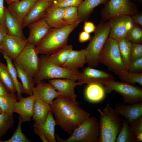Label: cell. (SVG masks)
<instances>
[{"label": "cell", "mask_w": 142, "mask_h": 142, "mask_svg": "<svg viewBox=\"0 0 142 142\" xmlns=\"http://www.w3.org/2000/svg\"><path fill=\"white\" fill-rule=\"evenodd\" d=\"M49 105L57 124L70 135L90 117V114L80 107L75 99L70 97L60 95Z\"/></svg>", "instance_id": "6da1fadb"}, {"label": "cell", "mask_w": 142, "mask_h": 142, "mask_svg": "<svg viewBox=\"0 0 142 142\" xmlns=\"http://www.w3.org/2000/svg\"><path fill=\"white\" fill-rule=\"evenodd\" d=\"M81 22L66 25L63 27L51 28L40 42L36 47L39 54L50 55L68 45L69 36Z\"/></svg>", "instance_id": "7a4b0ae2"}, {"label": "cell", "mask_w": 142, "mask_h": 142, "mask_svg": "<svg viewBox=\"0 0 142 142\" xmlns=\"http://www.w3.org/2000/svg\"><path fill=\"white\" fill-rule=\"evenodd\" d=\"M97 110L100 113L99 142H116L122 126L119 115L109 104L103 110Z\"/></svg>", "instance_id": "3957f363"}, {"label": "cell", "mask_w": 142, "mask_h": 142, "mask_svg": "<svg viewBox=\"0 0 142 142\" xmlns=\"http://www.w3.org/2000/svg\"><path fill=\"white\" fill-rule=\"evenodd\" d=\"M38 72L34 78L36 84L45 80L55 79H69L77 80L80 72L73 71L57 65L50 59L49 55L41 54Z\"/></svg>", "instance_id": "277c9868"}, {"label": "cell", "mask_w": 142, "mask_h": 142, "mask_svg": "<svg viewBox=\"0 0 142 142\" xmlns=\"http://www.w3.org/2000/svg\"><path fill=\"white\" fill-rule=\"evenodd\" d=\"M100 128L99 121L96 117H89L74 131L68 138H61L55 135L58 142H99Z\"/></svg>", "instance_id": "5b68a950"}, {"label": "cell", "mask_w": 142, "mask_h": 142, "mask_svg": "<svg viewBox=\"0 0 142 142\" xmlns=\"http://www.w3.org/2000/svg\"><path fill=\"white\" fill-rule=\"evenodd\" d=\"M110 30L109 23L100 24L96 27L94 36L85 49L87 63L88 66L95 68L99 65L100 56Z\"/></svg>", "instance_id": "8992f818"}, {"label": "cell", "mask_w": 142, "mask_h": 142, "mask_svg": "<svg viewBox=\"0 0 142 142\" xmlns=\"http://www.w3.org/2000/svg\"><path fill=\"white\" fill-rule=\"evenodd\" d=\"M99 63L118 75L121 71L127 70L122 59L118 41L109 37L101 53Z\"/></svg>", "instance_id": "52a82bcc"}, {"label": "cell", "mask_w": 142, "mask_h": 142, "mask_svg": "<svg viewBox=\"0 0 142 142\" xmlns=\"http://www.w3.org/2000/svg\"><path fill=\"white\" fill-rule=\"evenodd\" d=\"M106 93L113 91L122 96L124 102L129 104L142 102V88L124 82L116 81L114 79L103 84Z\"/></svg>", "instance_id": "ba28073f"}, {"label": "cell", "mask_w": 142, "mask_h": 142, "mask_svg": "<svg viewBox=\"0 0 142 142\" xmlns=\"http://www.w3.org/2000/svg\"><path fill=\"white\" fill-rule=\"evenodd\" d=\"M36 47L27 44L13 61L29 75L35 77L39 71L40 60Z\"/></svg>", "instance_id": "9c48e42d"}, {"label": "cell", "mask_w": 142, "mask_h": 142, "mask_svg": "<svg viewBox=\"0 0 142 142\" xmlns=\"http://www.w3.org/2000/svg\"><path fill=\"white\" fill-rule=\"evenodd\" d=\"M110 20L108 23L110 30L109 37L117 41L126 37L134 25L130 15L120 16Z\"/></svg>", "instance_id": "30bf717a"}, {"label": "cell", "mask_w": 142, "mask_h": 142, "mask_svg": "<svg viewBox=\"0 0 142 142\" xmlns=\"http://www.w3.org/2000/svg\"><path fill=\"white\" fill-rule=\"evenodd\" d=\"M134 8L130 0H109L103 10L106 19L125 15H133Z\"/></svg>", "instance_id": "8fae6325"}, {"label": "cell", "mask_w": 142, "mask_h": 142, "mask_svg": "<svg viewBox=\"0 0 142 142\" xmlns=\"http://www.w3.org/2000/svg\"><path fill=\"white\" fill-rule=\"evenodd\" d=\"M114 78L113 75L106 72L95 69L88 65L84 68L82 72H80L77 81L79 85L91 83H98L103 85L107 81Z\"/></svg>", "instance_id": "7c38bea8"}, {"label": "cell", "mask_w": 142, "mask_h": 142, "mask_svg": "<svg viewBox=\"0 0 142 142\" xmlns=\"http://www.w3.org/2000/svg\"><path fill=\"white\" fill-rule=\"evenodd\" d=\"M27 44L26 39L7 34L1 44L2 50L8 57L13 60Z\"/></svg>", "instance_id": "4fadbf2b"}, {"label": "cell", "mask_w": 142, "mask_h": 142, "mask_svg": "<svg viewBox=\"0 0 142 142\" xmlns=\"http://www.w3.org/2000/svg\"><path fill=\"white\" fill-rule=\"evenodd\" d=\"M29 35L26 39L27 44L36 46L51 28L43 18L29 24Z\"/></svg>", "instance_id": "5bb4252c"}, {"label": "cell", "mask_w": 142, "mask_h": 142, "mask_svg": "<svg viewBox=\"0 0 142 142\" xmlns=\"http://www.w3.org/2000/svg\"><path fill=\"white\" fill-rule=\"evenodd\" d=\"M114 109L128 124L142 116V102L127 105L118 103Z\"/></svg>", "instance_id": "9a60e30c"}, {"label": "cell", "mask_w": 142, "mask_h": 142, "mask_svg": "<svg viewBox=\"0 0 142 142\" xmlns=\"http://www.w3.org/2000/svg\"><path fill=\"white\" fill-rule=\"evenodd\" d=\"M60 93L48 82L43 80L37 84L33 90V96L50 104Z\"/></svg>", "instance_id": "2e32d148"}, {"label": "cell", "mask_w": 142, "mask_h": 142, "mask_svg": "<svg viewBox=\"0 0 142 142\" xmlns=\"http://www.w3.org/2000/svg\"><path fill=\"white\" fill-rule=\"evenodd\" d=\"M52 3L48 0H37L23 21V28L43 18L46 10Z\"/></svg>", "instance_id": "e0dca14e"}, {"label": "cell", "mask_w": 142, "mask_h": 142, "mask_svg": "<svg viewBox=\"0 0 142 142\" xmlns=\"http://www.w3.org/2000/svg\"><path fill=\"white\" fill-rule=\"evenodd\" d=\"M35 99L33 95L26 98L21 96L18 99L19 101L15 102L14 112L19 115L22 122L31 121Z\"/></svg>", "instance_id": "ac0fdd59"}, {"label": "cell", "mask_w": 142, "mask_h": 142, "mask_svg": "<svg viewBox=\"0 0 142 142\" xmlns=\"http://www.w3.org/2000/svg\"><path fill=\"white\" fill-rule=\"evenodd\" d=\"M60 95L75 99L77 96L74 88L79 83L77 81L69 79H55L48 80Z\"/></svg>", "instance_id": "d6986e66"}, {"label": "cell", "mask_w": 142, "mask_h": 142, "mask_svg": "<svg viewBox=\"0 0 142 142\" xmlns=\"http://www.w3.org/2000/svg\"><path fill=\"white\" fill-rule=\"evenodd\" d=\"M64 8L51 5L46 10L43 18L51 28H58L66 24L63 19Z\"/></svg>", "instance_id": "ffe728a7"}, {"label": "cell", "mask_w": 142, "mask_h": 142, "mask_svg": "<svg viewBox=\"0 0 142 142\" xmlns=\"http://www.w3.org/2000/svg\"><path fill=\"white\" fill-rule=\"evenodd\" d=\"M37 0H21L12 3L7 7L9 12L18 21L22 22Z\"/></svg>", "instance_id": "44dd1931"}, {"label": "cell", "mask_w": 142, "mask_h": 142, "mask_svg": "<svg viewBox=\"0 0 142 142\" xmlns=\"http://www.w3.org/2000/svg\"><path fill=\"white\" fill-rule=\"evenodd\" d=\"M3 24L7 30V34L26 39L23 32L22 23L12 15L6 7Z\"/></svg>", "instance_id": "7402d4cb"}, {"label": "cell", "mask_w": 142, "mask_h": 142, "mask_svg": "<svg viewBox=\"0 0 142 142\" xmlns=\"http://www.w3.org/2000/svg\"><path fill=\"white\" fill-rule=\"evenodd\" d=\"M86 63L87 58L85 49L79 50L73 49L67 60L61 67L72 71H77Z\"/></svg>", "instance_id": "603a6c76"}, {"label": "cell", "mask_w": 142, "mask_h": 142, "mask_svg": "<svg viewBox=\"0 0 142 142\" xmlns=\"http://www.w3.org/2000/svg\"><path fill=\"white\" fill-rule=\"evenodd\" d=\"M57 124L52 112H49L45 121L41 124L33 123V127L37 128L43 134L48 142H56L55 138V127Z\"/></svg>", "instance_id": "cb8c5ba5"}, {"label": "cell", "mask_w": 142, "mask_h": 142, "mask_svg": "<svg viewBox=\"0 0 142 142\" xmlns=\"http://www.w3.org/2000/svg\"><path fill=\"white\" fill-rule=\"evenodd\" d=\"M104 85L98 83L88 84L84 92L86 99L93 103L101 102L104 99L106 93Z\"/></svg>", "instance_id": "d4e9b609"}, {"label": "cell", "mask_w": 142, "mask_h": 142, "mask_svg": "<svg viewBox=\"0 0 142 142\" xmlns=\"http://www.w3.org/2000/svg\"><path fill=\"white\" fill-rule=\"evenodd\" d=\"M50 111L49 104L39 99H35L34 104L32 119L36 123H42L45 121Z\"/></svg>", "instance_id": "484cf974"}, {"label": "cell", "mask_w": 142, "mask_h": 142, "mask_svg": "<svg viewBox=\"0 0 142 142\" xmlns=\"http://www.w3.org/2000/svg\"><path fill=\"white\" fill-rule=\"evenodd\" d=\"M13 62L16 70L18 77L22 82V93L29 96L33 95V90L36 84L34 78L24 71L16 63L13 61Z\"/></svg>", "instance_id": "4316f807"}, {"label": "cell", "mask_w": 142, "mask_h": 142, "mask_svg": "<svg viewBox=\"0 0 142 142\" xmlns=\"http://www.w3.org/2000/svg\"><path fill=\"white\" fill-rule=\"evenodd\" d=\"M107 0H83L78 7V15L82 21L87 17L93 9L100 4L105 3Z\"/></svg>", "instance_id": "83f0119b"}, {"label": "cell", "mask_w": 142, "mask_h": 142, "mask_svg": "<svg viewBox=\"0 0 142 142\" xmlns=\"http://www.w3.org/2000/svg\"><path fill=\"white\" fill-rule=\"evenodd\" d=\"M72 45H67L49 55L50 60L55 64L61 66L67 60L73 50Z\"/></svg>", "instance_id": "f1b7e54d"}, {"label": "cell", "mask_w": 142, "mask_h": 142, "mask_svg": "<svg viewBox=\"0 0 142 142\" xmlns=\"http://www.w3.org/2000/svg\"><path fill=\"white\" fill-rule=\"evenodd\" d=\"M17 99L14 93L10 92L0 96V109L2 112L14 113V104Z\"/></svg>", "instance_id": "f546056e"}, {"label": "cell", "mask_w": 142, "mask_h": 142, "mask_svg": "<svg viewBox=\"0 0 142 142\" xmlns=\"http://www.w3.org/2000/svg\"><path fill=\"white\" fill-rule=\"evenodd\" d=\"M1 52L2 53L6 62L7 65L15 87L16 92H17L16 97L17 99L18 100L21 97V94L22 88V83L18 80L17 71L12 59L8 57L2 50Z\"/></svg>", "instance_id": "4dcf8cb0"}, {"label": "cell", "mask_w": 142, "mask_h": 142, "mask_svg": "<svg viewBox=\"0 0 142 142\" xmlns=\"http://www.w3.org/2000/svg\"><path fill=\"white\" fill-rule=\"evenodd\" d=\"M117 41L121 54L127 69L131 62L130 57L132 42L129 40L126 37Z\"/></svg>", "instance_id": "1f68e13d"}, {"label": "cell", "mask_w": 142, "mask_h": 142, "mask_svg": "<svg viewBox=\"0 0 142 142\" xmlns=\"http://www.w3.org/2000/svg\"><path fill=\"white\" fill-rule=\"evenodd\" d=\"M122 126L116 138V142H138L136 137L132 133L128 124L123 119H121Z\"/></svg>", "instance_id": "d6a6232c"}, {"label": "cell", "mask_w": 142, "mask_h": 142, "mask_svg": "<svg viewBox=\"0 0 142 142\" xmlns=\"http://www.w3.org/2000/svg\"><path fill=\"white\" fill-rule=\"evenodd\" d=\"M0 79L11 93H14L16 90L7 65L0 62Z\"/></svg>", "instance_id": "836d02e7"}, {"label": "cell", "mask_w": 142, "mask_h": 142, "mask_svg": "<svg viewBox=\"0 0 142 142\" xmlns=\"http://www.w3.org/2000/svg\"><path fill=\"white\" fill-rule=\"evenodd\" d=\"M118 75L123 82L132 85L138 83L142 86V73H135L124 70L120 72Z\"/></svg>", "instance_id": "e575fe53"}, {"label": "cell", "mask_w": 142, "mask_h": 142, "mask_svg": "<svg viewBox=\"0 0 142 142\" xmlns=\"http://www.w3.org/2000/svg\"><path fill=\"white\" fill-rule=\"evenodd\" d=\"M14 123L13 113H0V138L13 126Z\"/></svg>", "instance_id": "d590c367"}, {"label": "cell", "mask_w": 142, "mask_h": 142, "mask_svg": "<svg viewBox=\"0 0 142 142\" xmlns=\"http://www.w3.org/2000/svg\"><path fill=\"white\" fill-rule=\"evenodd\" d=\"M63 19L66 25L81 22L78 16V7L69 6L64 8Z\"/></svg>", "instance_id": "8d00e7d4"}, {"label": "cell", "mask_w": 142, "mask_h": 142, "mask_svg": "<svg viewBox=\"0 0 142 142\" xmlns=\"http://www.w3.org/2000/svg\"><path fill=\"white\" fill-rule=\"evenodd\" d=\"M22 123V119L19 116L17 127L12 136L9 139L6 140H2L1 142H32L27 138L22 132L21 130V125Z\"/></svg>", "instance_id": "74e56055"}, {"label": "cell", "mask_w": 142, "mask_h": 142, "mask_svg": "<svg viewBox=\"0 0 142 142\" xmlns=\"http://www.w3.org/2000/svg\"><path fill=\"white\" fill-rule=\"evenodd\" d=\"M126 37L132 42L141 43L142 41V30L139 27L134 25Z\"/></svg>", "instance_id": "f35d334b"}, {"label": "cell", "mask_w": 142, "mask_h": 142, "mask_svg": "<svg viewBox=\"0 0 142 142\" xmlns=\"http://www.w3.org/2000/svg\"><path fill=\"white\" fill-rule=\"evenodd\" d=\"M142 58V45L132 42L130 54L131 62Z\"/></svg>", "instance_id": "ab89813d"}, {"label": "cell", "mask_w": 142, "mask_h": 142, "mask_svg": "<svg viewBox=\"0 0 142 142\" xmlns=\"http://www.w3.org/2000/svg\"><path fill=\"white\" fill-rule=\"evenodd\" d=\"M83 0H59L52 2V4L56 6L65 8L69 6L78 7Z\"/></svg>", "instance_id": "60d3db41"}, {"label": "cell", "mask_w": 142, "mask_h": 142, "mask_svg": "<svg viewBox=\"0 0 142 142\" xmlns=\"http://www.w3.org/2000/svg\"><path fill=\"white\" fill-rule=\"evenodd\" d=\"M128 124L132 133L136 137L142 134V116Z\"/></svg>", "instance_id": "b9f144b4"}, {"label": "cell", "mask_w": 142, "mask_h": 142, "mask_svg": "<svg viewBox=\"0 0 142 142\" xmlns=\"http://www.w3.org/2000/svg\"><path fill=\"white\" fill-rule=\"evenodd\" d=\"M127 70L130 72L135 73H142V58L131 62Z\"/></svg>", "instance_id": "7bdbcfd3"}, {"label": "cell", "mask_w": 142, "mask_h": 142, "mask_svg": "<svg viewBox=\"0 0 142 142\" xmlns=\"http://www.w3.org/2000/svg\"><path fill=\"white\" fill-rule=\"evenodd\" d=\"M96 28V27L92 22L90 21H86L84 24L83 27V31L90 34L94 32Z\"/></svg>", "instance_id": "ee69618b"}, {"label": "cell", "mask_w": 142, "mask_h": 142, "mask_svg": "<svg viewBox=\"0 0 142 142\" xmlns=\"http://www.w3.org/2000/svg\"><path fill=\"white\" fill-rule=\"evenodd\" d=\"M91 39V36L90 34L83 31L79 34L78 40L79 42L83 43L86 42Z\"/></svg>", "instance_id": "f6af8a7d"}, {"label": "cell", "mask_w": 142, "mask_h": 142, "mask_svg": "<svg viewBox=\"0 0 142 142\" xmlns=\"http://www.w3.org/2000/svg\"><path fill=\"white\" fill-rule=\"evenodd\" d=\"M7 34L6 29L3 24H0V45H1L6 35Z\"/></svg>", "instance_id": "bcb514c9"}, {"label": "cell", "mask_w": 142, "mask_h": 142, "mask_svg": "<svg viewBox=\"0 0 142 142\" xmlns=\"http://www.w3.org/2000/svg\"><path fill=\"white\" fill-rule=\"evenodd\" d=\"M134 23H137L142 26V15L141 13L135 14L131 16Z\"/></svg>", "instance_id": "7dc6e473"}, {"label": "cell", "mask_w": 142, "mask_h": 142, "mask_svg": "<svg viewBox=\"0 0 142 142\" xmlns=\"http://www.w3.org/2000/svg\"><path fill=\"white\" fill-rule=\"evenodd\" d=\"M4 0H0V24H3L5 7L4 6Z\"/></svg>", "instance_id": "c3c4849f"}, {"label": "cell", "mask_w": 142, "mask_h": 142, "mask_svg": "<svg viewBox=\"0 0 142 142\" xmlns=\"http://www.w3.org/2000/svg\"><path fill=\"white\" fill-rule=\"evenodd\" d=\"M33 131L35 134L38 135L43 142H48L47 139L43 133L37 128L34 127Z\"/></svg>", "instance_id": "681fc988"}, {"label": "cell", "mask_w": 142, "mask_h": 142, "mask_svg": "<svg viewBox=\"0 0 142 142\" xmlns=\"http://www.w3.org/2000/svg\"><path fill=\"white\" fill-rule=\"evenodd\" d=\"M9 92L0 79V96Z\"/></svg>", "instance_id": "f907efd6"}, {"label": "cell", "mask_w": 142, "mask_h": 142, "mask_svg": "<svg viewBox=\"0 0 142 142\" xmlns=\"http://www.w3.org/2000/svg\"><path fill=\"white\" fill-rule=\"evenodd\" d=\"M21 0H4L8 5L14 2H16Z\"/></svg>", "instance_id": "816d5d0a"}, {"label": "cell", "mask_w": 142, "mask_h": 142, "mask_svg": "<svg viewBox=\"0 0 142 142\" xmlns=\"http://www.w3.org/2000/svg\"><path fill=\"white\" fill-rule=\"evenodd\" d=\"M48 0L50 2H53L54 1L59 0Z\"/></svg>", "instance_id": "f5cc1de1"}, {"label": "cell", "mask_w": 142, "mask_h": 142, "mask_svg": "<svg viewBox=\"0 0 142 142\" xmlns=\"http://www.w3.org/2000/svg\"><path fill=\"white\" fill-rule=\"evenodd\" d=\"M0 49H2V47L1 45H0Z\"/></svg>", "instance_id": "db71d44e"}, {"label": "cell", "mask_w": 142, "mask_h": 142, "mask_svg": "<svg viewBox=\"0 0 142 142\" xmlns=\"http://www.w3.org/2000/svg\"><path fill=\"white\" fill-rule=\"evenodd\" d=\"M2 112V111L1 110V109H0V113H1Z\"/></svg>", "instance_id": "11a10c76"}, {"label": "cell", "mask_w": 142, "mask_h": 142, "mask_svg": "<svg viewBox=\"0 0 142 142\" xmlns=\"http://www.w3.org/2000/svg\"><path fill=\"white\" fill-rule=\"evenodd\" d=\"M1 50H2L1 49H0V52H1Z\"/></svg>", "instance_id": "9f6ffc18"}, {"label": "cell", "mask_w": 142, "mask_h": 142, "mask_svg": "<svg viewBox=\"0 0 142 142\" xmlns=\"http://www.w3.org/2000/svg\"><path fill=\"white\" fill-rule=\"evenodd\" d=\"M2 141V140H0V142H1Z\"/></svg>", "instance_id": "6f0895ef"}]
</instances>
